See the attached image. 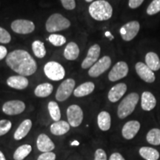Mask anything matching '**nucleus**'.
<instances>
[{"label":"nucleus","mask_w":160,"mask_h":160,"mask_svg":"<svg viewBox=\"0 0 160 160\" xmlns=\"http://www.w3.org/2000/svg\"><path fill=\"white\" fill-rule=\"evenodd\" d=\"M6 64L10 68L22 77L33 75L37 70V65L28 51L15 50L6 57Z\"/></svg>","instance_id":"obj_1"},{"label":"nucleus","mask_w":160,"mask_h":160,"mask_svg":"<svg viewBox=\"0 0 160 160\" xmlns=\"http://www.w3.org/2000/svg\"><path fill=\"white\" fill-rule=\"evenodd\" d=\"M88 11L91 17L97 21L108 20L113 15V8L105 0L93 2L89 6Z\"/></svg>","instance_id":"obj_2"},{"label":"nucleus","mask_w":160,"mask_h":160,"mask_svg":"<svg viewBox=\"0 0 160 160\" xmlns=\"http://www.w3.org/2000/svg\"><path fill=\"white\" fill-rule=\"evenodd\" d=\"M139 96L137 93H131L124 98L117 108V115L119 119H125L133 113L136 108Z\"/></svg>","instance_id":"obj_3"},{"label":"nucleus","mask_w":160,"mask_h":160,"mask_svg":"<svg viewBox=\"0 0 160 160\" xmlns=\"http://www.w3.org/2000/svg\"><path fill=\"white\" fill-rule=\"evenodd\" d=\"M71 26V22L60 13H53L50 16L45 23V28L49 33L61 31Z\"/></svg>","instance_id":"obj_4"},{"label":"nucleus","mask_w":160,"mask_h":160,"mask_svg":"<svg viewBox=\"0 0 160 160\" xmlns=\"http://www.w3.org/2000/svg\"><path fill=\"white\" fill-rule=\"evenodd\" d=\"M44 72L48 79L53 81L63 79L65 76V71L62 65L57 62H48L44 67Z\"/></svg>","instance_id":"obj_5"},{"label":"nucleus","mask_w":160,"mask_h":160,"mask_svg":"<svg viewBox=\"0 0 160 160\" xmlns=\"http://www.w3.org/2000/svg\"><path fill=\"white\" fill-rule=\"evenodd\" d=\"M75 80L73 79H68L60 84L56 93V99L59 102L65 101L71 97L75 88Z\"/></svg>","instance_id":"obj_6"},{"label":"nucleus","mask_w":160,"mask_h":160,"mask_svg":"<svg viewBox=\"0 0 160 160\" xmlns=\"http://www.w3.org/2000/svg\"><path fill=\"white\" fill-rule=\"evenodd\" d=\"M140 29V24L137 21H131L124 25L120 29V35L124 41H131L137 37Z\"/></svg>","instance_id":"obj_7"},{"label":"nucleus","mask_w":160,"mask_h":160,"mask_svg":"<svg viewBox=\"0 0 160 160\" xmlns=\"http://www.w3.org/2000/svg\"><path fill=\"white\" fill-rule=\"evenodd\" d=\"M83 111L77 105H72L67 109L68 121L70 125L77 128L81 125L83 121Z\"/></svg>","instance_id":"obj_8"},{"label":"nucleus","mask_w":160,"mask_h":160,"mask_svg":"<svg viewBox=\"0 0 160 160\" xmlns=\"http://www.w3.org/2000/svg\"><path fill=\"white\" fill-rule=\"evenodd\" d=\"M111 65V59L108 56H105L98 60L94 65L90 68L88 75L91 77H98L109 69Z\"/></svg>","instance_id":"obj_9"},{"label":"nucleus","mask_w":160,"mask_h":160,"mask_svg":"<svg viewBox=\"0 0 160 160\" xmlns=\"http://www.w3.org/2000/svg\"><path fill=\"white\" fill-rule=\"evenodd\" d=\"M11 29L19 34H28L35 30V25L27 19H17L11 23Z\"/></svg>","instance_id":"obj_10"},{"label":"nucleus","mask_w":160,"mask_h":160,"mask_svg":"<svg viewBox=\"0 0 160 160\" xmlns=\"http://www.w3.org/2000/svg\"><path fill=\"white\" fill-rule=\"evenodd\" d=\"M128 73V66L125 62H118L108 73V79L116 82L125 77Z\"/></svg>","instance_id":"obj_11"},{"label":"nucleus","mask_w":160,"mask_h":160,"mask_svg":"<svg viewBox=\"0 0 160 160\" xmlns=\"http://www.w3.org/2000/svg\"><path fill=\"white\" fill-rule=\"evenodd\" d=\"M25 109V104L20 100H11L2 105V111L5 114L14 116L22 113Z\"/></svg>","instance_id":"obj_12"},{"label":"nucleus","mask_w":160,"mask_h":160,"mask_svg":"<svg viewBox=\"0 0 160 160\" xmlns=\"http://www.w3.org/2000/svg\"><path fill=\"white\" fill-rule=\"evenodd\" d=\"M100 51H101V48L99 45L95 44V45H92L89 48L87 56L82 63V68L83 69H88L91 68L98 61L100 55Z\"/></svg>","instance_id":"obj_13"},{"label":"nucleus","mask_w":160,"mask_h":160,"mask_svg":"<svg viewBox=\"0 0 160 160\" xmlns=\"http://www.w3.org/2000/svg\"><path fill=\"white\" fill-rule=\"evenodd\" d=\"M135 69L138 76L145 82L152 83L155 81L156 77L154 73L148 67L145 63L139 62L136 64Z\"/></svg>","instance_id":"obj_14"},{"label":"nucleus","mask_w":160,"mask_h":160,"mask_svg":"<svg viewBox=\"0 0 160 160\" xmlns=\"http://www.w3.org/2000/svg\"><path fill=\"white\" fill-rule=\"evenodd\" d=\"M140 123L137 120H131L124 125L122 129V134L125 139L130 140L134 138L140 129Z\"/></svg>","instance_id":"obj_15"},{"label":"nucleus","mask_w":160,"mask_h":160,"mask_svg":"<svg viewBox=\"0 0 160 160\" xmlns=\"http://www.w3.org/2000/svg\"><path fill=\"white\" fill-rule=\"evenodd\" d=\"M37 146L38 150L42 153L51 152L55 148L54 143L48 137V136L45 134V133H41L37 137Z\"/></svg>","instance_id":"obj_16"},{"label":"nucleus","mask_w":160,"mask_h":160,"mask_svg":"<svg viewBox=\"0 0 160 160\" xmlns=\"http://www.w3.org/2000/svg\"><path fill=\"white\" fill-rule=\"evenodd\" d=\"M127 91V85L125 83H118L112 87L108 92V99L111 102H117Z\"/></svg>","instance_id":"obj_17"},{"label":"nucleus","mask_w":160,"mask_h":160,"mask_svg":"<svg viewBox=\"0 0 160 160\" xmlns=\"http://www.w3.org/2000/svg\"><path fill=\"white\" fill-rule=\"evenodd\" d=\"M7 84L11 88L17 90L25 89L28 86L29 82L27 78L22 76H13L7 79Z\"/></svg>","instance_id":"obj_18"},{"label":"nucleus","mask_w":160,"mask_h":160,"mask_svg":"<svg viewBox=\"0 0 160 160\" xmlns=\"http://www.w3.org/2000/svg\"><path fill=\"white\" fill-rule=\"evenodd\" d=\"M157 99L153 94L149 91L143 92L142 94L141 107L144 111H151L156 107Z\"/></svg>","instance_id":"obj_19"},{"label":"nucleus","mask_w":160,"mask_h":160,"mask_svg":"<svg viewBox=\"0 0 160 160\" xmlns=\"http://www.w3.org/2000/svg\"><path fill=\"white\" fill-rule=\"evenodd\" d=\"M32 128V122L31 119H25L22 122L16 130L13 138L16 140H21L25 138L29 133Z\"/></svg>","instance_id":"obj_20"},{"label":"nucleus","mask_w":160,"mask_h":160,"mask_svg":"<svg viewBox=\"0 0 160 160\" xmlns=\"http://www.w3.org/2000/svg\"><path fill=\"white\" fill-rule=\"evenodd\" d=\"M70 124L65 121L55 122L50 127L52 134L55 136H62L65 134L70 131Z\"/></svg>","instance_id":"obj_21"},{"label":"nucleus","mask_w":160,"mask_h":160,"mask_svg":"<svg viewBox=\"0 0 160 160\" xmlns=\"http://www.w3.org/2000/svg\"><path fill=\"white\" fill-rule=\"evenodd\" d=\"M95 85L91 82H87L78 86L73 91V95L76 97H83L93 93L94 91Z\"/></svg>","instance_id":"obj_22"},{"label":"nucleus","mask_w":160,"mask_h":160,"mask_svg":"<svg viewBox=\"0 0 160 160\" xmlns=\"http://www.w3.org/2000/svg\"><path fill=\"white\" fill-rule=\"evenodd\" d=\"M97 124L99 129L102 131H107L111 128V118L108 112H100L97 117Z\"/></svg>","instance_id":"obj_23"},{"label":"nucleus","mask_w":160,"mask_h":160,"mask_svg":"<svg viewBox=\"0 0 160 160\" xmlns=\"http://www.w3.org/2000/svg\"><path fill=\"white\" fill-rule=\"evenodd\" d=\"M145 64L153 71L160 69V59L154 52H149L145 56Z\"/></svg>","instance_id":"obj_24"},{"label":"nucleus","mask_w":160,"mask_h":160,"mask_svg":"<svg viewBox=\"0 0 160 160\" xmlns=\"http://www.w3.org/2000/svg\"><path fill=\"white\" fill-rule=\"evenodd\" d=\"M79 54V48L77 44L75 42H69L64 51V57L68 60L77 59Z\"/></svg>","instance_id":"obj_25"},{"label":"nucleus","mask_w":160,"mask_h":160,"mask_svg":"<svg viewBox=\"0 0 160 160\" xmlns=\"http://www.w3.org/2000/svg\"><path fill=\"white\" fill-rule=\"evenodd\" d=\"M53 90V87L50 83H42L37 85L35 88L34 94L37 97L45 98L48 97L52 93Z\"/></svg>","instance_id":"obj_26"},{"label":"nucleus","mask_w":160,"mask_h":160,"mask_svg":"<svg viewBox=\"0 0 160 160\" xmlns=\"http://www.w3.org/2000/svg\"><path fill=\"white\" fill-rule=\"evenodd\" d=\"M139 154L145 160H158L159 153L157 150L150 147H142L139 149Z\"/></svg>","instance_id":"obj_27"},{"label":"nucleus","mask_w":160,"mask_h":160,"mask_svg":"<svg viewBox=\"0 0 160 160\" xmlns=\"http://www.w3.org/2000/svg\"><path fill=\"white\" fill-rule=\"evenodd\" d=\"M32 151V147L30 145H22L19 146L13 153V159L23 160L30 154Z\"/></svg>","instance_id":"obj_28"},{"label":"nucleus","mask_w":160,"mask_h":160,"mask_svg":"<svg viewBox=\"0 0 160 160\" xmlns=\"http://www.w3.org/2000/svg\"><path fill=\"white\" fill-rule=\"evenodd\" d=\"M32 50L36 57L42 59L46 55V49L44 43L39 40H36L32 43Z\"/></svg>","instance_id":"obj_29"},{"label":"nucleus","mask_w":160,"mask_h":160,"mask_svg":"<svg viewBox=\"0 0 160 160\" xmlns=\"http://www.w3.org/2000/svg\"><path fill=\"white\" fill-rule=\"evenodd\" d=\"M146 139L151 145H160V129L153 128L150 130L146 136Z\"/></svg>","instance_id":"obj_30"},{"label":"nucleus","mask_w":160,"mask_h":160,"mask_svg":"<svg viewBox=\"0 0 160 160\" xmlns=\"http://www.w3.org/2000/svg\"><path fill=\"white\" fill-rule=\"evenodd\" d=\"M48 108L50 113V116L52 118V119L55 122H58L60 120L61 118V112L58 104L56 102L51 101L48 103Z\"/></svg>","instance_id":"obj_31"},{"label":"nucleus","mask_w":160,"mask_h":160,"mask_svg":"<svg viewBox=\"0 0 160 160\" xmlns=\"http://www.w3.org/2000/svg\"><path fill=\"white\" fill-rule=\"evenodd\" d=\"M49 42L56 47H60L66 42V38L62 35L51 34L48 38Z\"/></svg>","instance_id":"obj_32"},{"label":"nucleus","mask_w":160,"mask_h":160,"mask_svg":"<svg viewBox=\"0 0 160 160\" xmlns=\"http://www.w3.org/2000/svg\"><path fill=\"white\" fill-rule=\"evenodd\" d=\"M148 15L153 16L160 12V0H153L147 8Z\"/></svg>","instance_id":"obj_33"},{"label":"nucleus","mask_w":160,"mask_h":160,"mask_svg":"<svg viewBox=\"0 0 160 160\" xmlns=\"http://www.w3.org/2000/svg\"><path fill=\"white\" fill-rule=\"evenodd\" d=\"M12 127V123L11 121L7 119L0 120V137L4 136L8 133Z\"/></svg>","instance_id":"obj_34"},{"label":"nucleus","mask_w":160,"mask_h":160,"mask_svg":"<svg viewBox=\"0 0 160 160\" xmlns=\"http://www.w3.org/2000/svg\"><path fill=\"white\" fill-rule=\"evenodd\" d=\"M11 41V34L5 28L0 27V43L8 44Z\"/></svg>","instance_id":"obj_35"},{"label":"nucleus","mask_w":160,"mask_h":160,"mask_svg":"<svg viewBox=\"0 0 160 160\" xmlns=\"http://www.w3.org/2000/svg\"><path fill=\"white\" fill-rule=\"evenodd\" d=\"M62 2V5L66 10H73L76 8L75 0H60Z\"/></svg>","instance_id":"obj_36"},{"label":"nucleus","mask_w":160,"mask_h":160,"mask_svg":"<svg viewBox=\"0 0 160 160\" xmlns=\"http://www.w3.org/2000/svg\"><path fill=\"white\" fill-rule=\"evenodd\" d=\"M37 160H56V154L53 152H46L42 153Z\"/></svg>","instance_id":"obj_37"},{"label":"nucleus","mask_w":160,"mask_h":160,"mask_svg":"<svg viewBox=\"0 0 160 160\" xmlns=\"http://www.w3.org/2000/svg\"><path fill=\"white\" fill-rule=\"evenodd\" d=\"M94 160H108L105 151L101 148L97 149L95 152Z\"/></svg>","instance_id":"obj_38"},{"label":"nucleus","mask_w":160,"mask_h":160,"mask_svg":"<svg viewBox=\"0 0 160 160\" xmlns=\"http://www.w3.org/2000/svg\"><path fill=\"white\" fill-rule=\"evenodd\" d=\"M143 2L144 0H129L128 5L131 9H135L139 8Z\"/></svg>","instance_id":"obj_39"},{"label":"nucleus","mask_w":160,"mask_h":160,"mask_svg":"<svg viewBox=\"0 0 160 160\" xmlns=\"http://www.w3.org/2000/svg\"><path fill=\"white\" fill-rule=\"evenodd\" d=\"M8 56L7 48L5 46L0 45V61Z\"/></svg>","instance_id":"obj_40"},{"label":"nucleus","mask_w":160,"mask_h":160,"mask_svg":"<svg viewBox=\"0 0 160 160\" xmlns=\"http://www.w3.org/2000/svg\"><path fill=\"white\" fill-rule=\"evenodd\" d=\"M109 160H125L119 153H113L111 155Z\"/></svg>","instance_id":"obj_41"},{"label":"nucleus","mask_w":160,"mask_h":160,"mask_svg":"<svg viewBox=\"0 0 160 160\" xmlns=\"http://www.w3.org/2000/svg\"><path fill=\"white\" fill-rule=\"evenodd\" d=\"M0 160H6L5 155L1 151H0Z\"/></svg>","instance_id":"obj_42"},{"label":"nucleus","mask_w":160,"mask_h":160,"mask_svg":"<svg viewBox=\"0 0 160 160\" xmlns=\"http://www.w3.org/2000/svg\"><path fill=\"white\" fill-rule=\"evenodd\" d=\"M86 2H92L93 1V0H85Z\"/></svg>","instance_id":"obj_43"}]
</instances>
